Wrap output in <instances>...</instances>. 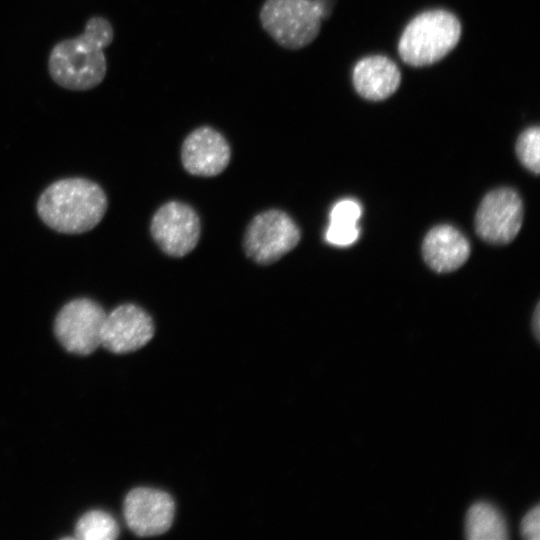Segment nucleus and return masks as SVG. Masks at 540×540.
Instances as JSON below:
<instances>
[{
  "label": "nucleus",
  "mask_w": 540,
  "mask_h": 540,
  "mask_svg": "<svg viewBox=\"0 0 540 540\" xmlns=\"http://www.w3.org/2000/svg\"><path fill=\"white\" fill-rule=\"evenodd\" d=\"M123 512L127 526L135 535L157 536L170 529L175 504L167 492L137 487L126 495Z\"/></svg>",
  "instance_id": "obj_9"
},
{
  "label": "nucleus",
  "mask_w": 540,
  "mask_h": 540,
  "mask_svg": "<svg viewBox=\"0 0 540 540\" xmlns=\"http://www.w3.org/2000/svg\"><path fill=\"white\" fill-rule=\"evenodd\" d=\"M523 222V203L519 194L507 187L488 192L475 214V231L485 242L505 245L514 240Z\"/></svg>",
  "instance_id": "obj_7"
},
{
  "label": "nucleus",
  "mask_w": 540,
  "mask_h": 540,
  "mask_svg": "<svg viewBox=\"0 0 540 540\" xmlns=\"http://www.w3.org/2000/svg\"><path fill=\"white\" fill-rule=\"evenodd\" d=\"M461 24L445 10L425 11L406 26L398 44L401 59L411 66L431 65L458 43Z\"/></svg>",
  "instance_id": "obj_3"
},
{
  "label": "nucleus",
  "mask_w": 540,
  "mask_h": 540,
  "mask_svg": "<svg viewBox=\"0 0 540 540\" xmlns=\"http://www.w3.org/2000/svg\"><path fill=\"white\" fill-rule=\"evenodd\" d=\"M119 535L116 520L102 510L85 513L75 527V538L82 540H113Z\"/></svg>",
  "instance_id": "obj_15"
},
{
  "label": "nucleus",
  "mask_w": 540,
  "mask_h": 540,
  "mask_svg": "<svg viewBox=\"0 0 540 540\" xmlns=\"http://www.w3.org/2000/svg\"><path fill=\"white\" fill-rule=\"evenodd\" d=\"M151 235L159 248L172 257H183L197 245L201 224L195 210L189 205L170 201L153 215Z\"/></svg>",
  "instance_id": "obj_8"
},
{
  "label": "nucleus",
  "mask_w": 540,
  "mask_h": 540,
  "mask_svg": "<svg viewBox=\"0 0 540 540\" xmlns=\"http://www.w3.org/2000/svg\"><path fill=\"white\" fill-rule=\"evenodd\" d=\"M105 317L106 312L97 302L87 298L72 300L56 316L55 335L67 351L89 355L101 345Z\"/></svg>",
  "instance_id": "obj_6"
},
{
  "label": "nucleus",
  "mask_w": 540,
  "mask_h": 540,
  "mask_svg": "<svg viewBox=\"0 0 540 540\" xmlns=\"http://www.w3.org/2000/svg\"><path fill=\"white\" fill-rule=\"evenodd\" d=\"M522 537L529 540H539L540 537V508L539 505L529 510L520 524Z\"/></svg>",
  "instance_id": "obj_19"
},
{
  "label": "nucleus",
  "mask_w": 540,
  "mask_h": 540,
  "mask_svg": "<svg viewBox=\"0 0 540 540\" xmlns=\"http://www.w3.org/2000/svg\"><path fill=\"white\" fill-rule=\"evenodd\" d=\"M532 329L534 332V335L537 339H539L540 334V313H539V304H537L533 317H532Z\"/></svg>",
  "instance_id": "obj_21"
},
{
  "label": "nucleus",
  "mask_w": 540,
  "mask_h": 540,
  "mask_svg": "<svg viewBox=\"0 0 540 540\" xmlns=\"http://www.w3.org/2000/svg\"><path fill=\"white\" fill-rule=\"evenodd\" d=\"M337 0H314L321 19L327 20L333 11Z\"/></svg>",
  "instance_id": "obj_20"
},
{
  "label": "nucleus",
  "mask_w": 540,
  "mask_h": 540,
  "mask_svg": "<svg viewBox=\"0 0 540 540\" xmlns=\"http://www.w3.org/2000/svg\"><path fill=\"white\" fill-rule=\"evenodd\" d=\"M469 255V241L451 225H437L430 229L423 239L422 256L435 272H452L460 268Z\"/></svg>",
  "instance_id": "obj_12"
},
{
  "label": "nucleus",
  "mask_w": 540,
  "mask_h": 540,
  "mask_svg": "<svg viewBox=\"0 0 540 540\" xmlns=\"http://www.w3.org/2000/svg\"><path fill=\"white\" fill-rule=\"evenodd\" d=\"M300 230L284 211L270 209L257 214L247 226L244 250L254 262L269 265L292 249L300 241Z\"/></svg>",
  "instance_id": "obj_5"
},
{
  "label": "nucleus",
  "mask_w": 540,
  "mask_h": 540,
  "mask_svg": "<svg viewBox=\"0 0 540 540\" xmlns=\"http://www.w3.org/2000/svg\"><path fill=\"white\" fill-rule=\"evenodd\" d=\"M259 17L270 37L289 50H299L313 42L322 21L314 0H265Z\"/></svg>",
  "instance_id": "obj_4"
},
{
  "label": "nucleus",
  "mask_w": 540,
  "mask_h": 540,
  "mask_svg": "<svg viewBox=\"0 0 540 540\" xmlns=\"http://www.w3.org/2000/svg\"><path fill=\"white\" fill-rule=\"evenodd\" d=\"M465 535L469 540H504L508 538L502 515L491 504L475 503L467 512Z\"/></svg>",
  "instance_id": "obj_14"
},
{
  "label": "nucleus",
  "mask_w": 540,
  "mask_h": 540,
  "mask_svg": "<svg viewBox=\"0 0 540 540\" xmlns=\"http://www.w3.org/2000/svg\"><path fill=\"white\" fill-rule=\"evenodd\" d=\"M113 39L111 23L102 16L91 17L82 34L64 39L52 48L48 58L52 80L71 91H87L97 87L107 73L103 49Z\"/></svg>",
  "instance_id": "obj_1"
},
{
  "label": "nucleus",
  "mask_w": 540,
  "mask_h": 540,
  "mask_svg": "<svg viewBox=\"0 0 540 540\" xmlns=\"http://www.w3.org/2000/svg\"><path fill=\"white\" fill-rule=\"evenodd\" d=\"M516 155L521 164L530 172H540V130L538 126L524 130L516 142Z\"/></svg>",
  "instance_id": "obj_16"
},
{
  "label": "nucleus",
  "mask_w": 540,
  "mask_h": 540,
  "mask_svg": "<svg viewBox=\"0 0 540 540\" xmlns=\"http://www.w3.org/2000/svg\"><path fill=\"white\" fill-rule=\"evenodd\" d=\"M106 209L107 199L102 188L83 178H67L52 183L37 203L43 222L66 234L91 230L103 218Z\"/></svg>",
  "instance_id": "obj_2"
},
{
  "label": "nucleus",
  "mask_w": 540,
  "mask_h": 540,
  "mask_svg": "<svg viewBox=\"0 0 540 540\" xmlns=\"http://www.w3.org/2000/svg\"><path fill=\"white\" fill-rule=\"evenodd\" d=\"M361 207L353 199H343L337 202L330 212V224L357 225L361 217Z\"/></svg>",
  "instance_id": "obj_17"
},
{
  "label": "nucleus",
  "mask_w": 540,
  "mask_h": 540,
  "mask_svg": "<svg viewBox=\"0 0 540 540\" xmlns=\"http://www.w3.org/2000/svg\"><path fill=\"white\" fill-rule=\"evenodd\" d=\"M154 323L141 307L126 303L106 314L101 345L116 354L134 352L145 346L154 335Z\"/></svg>",
  "instance_id": "obj_10"
},
{
  "label": "nucleus",
  "mask_w": 540,
  "mask_h": 540,
  "mask_svg": "<svg viewBox=\"0 0 540 540\" xmlns=\"http://www.w3.org/2000/svg\"><path fill=\"white\" fill-rule=\"evenodd\" d=\"M231 157L226 138L210 126L190 132L181 147V161L185 170L195 176L212 177L223 172Z\"/></svg>",
  "instance_id": "obj_11"
},
{
  "label": "nucleus",
  "mask_w": 540,
  "mask_h": 540,
  "mask_svg": "<svg viewBox=\"0 0 540 540\" xmlns=\"http://www.w3.org/2000/svg\"><path fill=\"white\" fill-rule=\"evenodd\" d=\"M359 237L358 225L329 224L325 233L328 243L335 246H349Z\"/></svg>",
  "instance_id": "obj_18"
},
{
  "label": "nucleus",
  "mask_w": 540,
  "mask_h": 540,
  "mask_svg": "<svg viewBox=\"0 0 540 540\" xmlns=\"http://www.w3.org/2000/svg\"><path fill=\"white\" fill-rule=\"evenodd\" d=\"M401 74L389 58L374 55L361 59L353 69V84L360 96L379 101L391 96L399 87Z\"/></svg>",
  "instance_id": "obj_13"
}]
</instances>
